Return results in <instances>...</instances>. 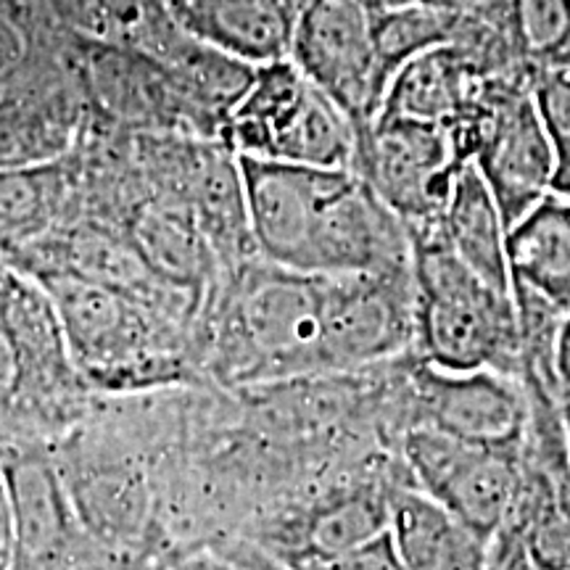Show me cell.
Returning <instances> with one entry per match:
<instances>
[{
  "mask_svg": "<svg viewBox=\"0 0 570 570\" xmlns=\"http://www.w3.org/2000/svg\"><path fill=\"white\" fill-rule=\"evenodd\" d=\"M410 259L417 360L446 373L494 370L518 377L520 327L512 294L475 275L433 227L410 230Z\"/></svg>",
  "mask_w": 570,
  "mask_h": 570,
  "instance_id": "4",
  "label": "cell"
},
{
  "mask_svg": "<svg viewBox=\"0 0 570 570\" xmlns=\"http://www.w3.org/2000/svg\"><path fill=\"white\" fill-rule=\"evenodd\" d=\"M568 468H570V425H568Z\"/></svg>",
  "mask_w": 570,
  "mask_h": 570,
  "instance_id": "32",
  "label": "cell"
},
{
  "mask_svg": "<svg viewBox=\"0 0 570 570\" xmlns=\"http://www.w3.org/2000/svg\"><path fill=\"white\" fill-rule=\"evenodd\" d=\"M428 227L475 275L510 294L508 225L473 164L462 169L439 219Z\"/></svg>",
  "mask_w": 570,
  "mask_h": 570,
  "instance_id": "19",
  "label": "cell"
},
{
  "mask_svg": "<svg viewBox=\"0 0 570 570\" xmlns=\"http://www.w3.org/2000/svg\"><path fill=\"white\" fill-rule=\"evenodd\" d=\"M504 35L533 82L570 75V0H512Z\"/></svg>",
  "mask_w": 570,
  "mask_h": 570,
  "instance_id": "22",
  "label": "cell"
},
{
  "mask_svg": "<svg viewBox=\"0 0 570 570\" xmlns=\"http://www.w3.org/2000/svg\"><path fill=\"white\" fill-rule=\"evenodd\" d=\"M558 389H560V407L566 417V428L570 425V354L558 352Z\"/></svg>",
  "mask_w": 570,
  "mask_h": 570,
  "instance_id": "30",
  "label": "cell"
},
{
  "mask_svg": "<svg viewBox=\"0 0 570 570\" xmlns=\"http://www.w3.org/2000/svg\"><path fill=\"white\" fill-rule=\"evenodd\" d=\"M219 140L240 159L354 169L360 130L285 56L254 67Z\"/></svg>",
  "mask_w": 570,
  "mask_h": 570,
  "instance_id": "5",
  "label": "cell"
},
{
  "mask_svg": "<svg viewBox=\"0 0 570 570\" xmlns=\"http://www.w3.org/2000/svg\"><path fill=\"white\" fill-rule=\"evenodd\" d=\"M169 570H248V568L235 566L233 560L219 558V554L214 552H196V554H188V558H183Z\"/></svg>",
  "mask_w": 570,
  "mask_h": 570,
  "instance_id": "29",
  "label": "cell"
},
{
  "mask_svg": "<svg viewBox=\"0 0 570 570\" xmlns=\"http://www.w3.org/2000/svg\"><path fill=\"white\" fill-rule=\"evenodd\" d=\"M468 164L446 127L377 117L360 138L354 173L407 230H417L436 223Z\"/></svg>",
  "mask_w": 570,
  "mask_h": 570,
  "instance_id": "7",
  "label": "cell"
},
{
  "mask_svg": "<svg viewBox=\"0 0 570 570\" xmlns=\"http://www.w3.org/2000/svg\"><path fill=\"white\" fill-rule=\"evenodd\" d=\"M13 510V570H75L90 537L71 508L59 468L38 446L0 458Z\"/></svg>",
  "mask_w": 570,
  "mask_h": 570,
  "instance_id": "12",
  "label": "cell"
},
{
  "mask_svg": "<svg viewBox=\"0 0 570 570\" xmlns=\"http://www.w3.org/2000/svg\"><path fill=\"white\" fill-rule=\"evenodd\" d=\"M404 460L417 489L483 539L502 529L523 489V454L465 444L428 425L407 431Z\"/></svg>",
  "mask_w": 570,
  "mask_h": 570,
  "instance_id": "9",
  "label": "cell"
},
{
  "mask_svg": "<svg viewBox=\"0 0 570 570\" xmlns=\"http://www.w3.org/2000/svg\"><path fill=\"white\" fill-rule=\"evenodd\" d=\"M0 570H13V510L3 470H0Z\"/></svg>",
  "mask_w": 570,
  "mask_h": 570,
  "instance_id": "28",
  "label": "cell"
},
{
  "mask_svg": "<svg viewBox=\"0 0 570 570\" xmlns=\"http://www.w3.org/2000/svg\"><path fill=\"white\" fill-rule=\"evenodd\" d=\"M558 352L560 354H570V315L562 320L560 327V341H558Z\"/></svg>",
  "mask_w": 570,
  "mask_h": 570,
  "instance_id": "31",
  "label": "cell"
},
{
  "mask_svg": "<svg viewBox=\"0 0 570 570\" xmlns=\"http://www.w3.org/2000/svg\"><path fill=\"white\" fill-rule=\"evenodd\" d=\"M59 473L77 520L90 539L122 554L142 539L148 491L138 468L127 462L77 460L71 470L59 468Z\"/></svg>",
  "mask_w": 570,
  "mask_h": 570,
  "instance_id": "16",
  "label": "cell"
},
{
  "mask_svg": "<svg viewBox=\"0 0 570 570\" xmlns=\"http://www.w3.org/2000/svg\"><path fill=\"white\" fill-rule=\"evenodd\" d=\"M504 75H525V71L512 59L468 46L433 48L396 71L375 119L402 117L454 130L473 117L489 85Z\"/></svg>",
  "mask_w": 570,
  "mask_h": 570,
  "instance_id": "13",
  "label": "cell"
},
{
  "mask_svg": "<svg viewBox=\"0 0 570 570\" xmlns=\"http://www.w3.org/2000/svg\"><path fill=\"white\" fill-rule=\"evenodd\" d=\"M214 327V365L233 381L327 373L323 275H302L252 256L227 269Z\"/></svg>",
  "mask_w": 570,
  "mask_h": 570,
  "instance_id": "2",
  "label": "cell"
},
{
  "mask_svg": "<svg viewBox=\"0 0 570 570\" xmlns=\"http://www.w3.org/2000/svg\"><path fill=\"white\" fill-rule=\"evenodd\" d=\"M38 281L59 306L71 356L90 391L122 394L190 375L185 325L156 306L80 275L53 273Z\"/></svg>",
  "mask_w": 570,
  "mask_h": 570,
  "instance_id": "3",
  "label": "cell"
},
{
  "mask_svg": "<svg viewBox=\"0 0 570 570\" xmlns=\"http://www.w3.org/2000/svg\"><path fill=\"white\" fill-rule=\"evenodd\" d=\"M288 59L352 119L362 138L383 101L373 11L365 0H304Z\"/></svg>",
  "mask_w": 570,
  "mask_h": 570,
  "instance_id": "8",
  "label": "cell"
},
{
  "mask_svg": "<svg viewBox=\"0 0 570 570\" xmlns=\"http://www.w3.org/2000/svg\"><path fill=\"white\" fill-rule=\"evenodd\" d=\"M21 389H24V377H21L19 354L3 327H0V428L9 425L17 415Z\"/></svg>",
  "mask_w": 570,
  "mask_h": 570,
  "instance_id": "26",
  "label": "cell"
},
{
  "mask_svg": "<svg viewBox=\"0 0 570 570\" xmlns=\"http://www.w3.org/2000/svg\"><path fill=\"white\" fill-rule=\"evenodd\" d=\"M77 135V104L59 82H19L0 90V169L61 161Z\"/></svg>",
  "mask_w": 570,
  "mask_h": 570,
  "instance_id": "17",
  "label": "cell"
},
{
  "mask_svg": "<svg viewBox=\"0 0 570 570\" xmlns=\"http://www.w3.org/2000/svg\"><path fill=\"white\" fill-rule=\"evenodd\" d=\"M389 537L407 570H487L489 539L420 489L389 494Z\"/></svg>",
  "mask_w": 570,
  "mask_h": 570,
  "instance_id": "15",
  "label": "cell"
},
{
  "mask_svg": "<svg viewBox=\"0 0 570 570\" xmlns=\"http://www.w3.org/2000/svg\"><path fill=\"white\" fill-rule=\"evenodd\" d=\"M238 161L259 259L323 277L410 265V230L354 169Z\"/></svg>",
  "mask_w": 570,
  "mask_h": 570,
  "instance_id": "1",
  "label": "cell"
},
{
  "mask_svg": "<svg viewBox=\"0 0 570 570\" xmlns=\"http://www.w3.org/2000/svg\"><path fill=\"white\" fill-rule=\"evenodd\" d=\"M449 132L489 185L508 230L552 194V142L525 75L497 77L473 117Z\"/></svg>",
  "mask_w": 570,
  "mask_h": 570,
  "instance_id": "6",
  "label": "cell"
},
{
  "mask_svg": "<svg viewBox=\"0 0 570 570\" xmlns=\"http://www.w3.org/2000/svg\"><path fill=\"white\" fill-rule=\"evenodd\" d=\"M383 531H389V497L367 494V491L341 497L331 508L315 512L306 525L304 550L288 562L331 558L365 544Z\"/></svg>",
  "mask_w": 570,
  "mask_h": 570,
  "instance_id": "23",
  "label": "cell"
},
{
  "mask_svg": "<svg viewBox=\"0 0 570 570\" xmlns=\"http://www.w3.org/2000/svg\"><path fill=\"white\" fill-rule=\"evenodd\" d=\"M417 3L433 6V9H441L449 13H458V17L487 21V24L499 27V30L504 32L512 0H417Z\"/></svg>",
  "mask_w": 570,
  "mask_h": 570,
  "instance_id": "27",
  "label": "cell"
},
{
  "mask_svg": "<svg viewBox=\"0 0 570 570\" xmlns=\"http://www.w3.org/2000/svg\"><path fill=\"white\" fill-rule=\"evenodd\" d=\"M69 190L61 161L0 169V265H17L61 225Z\"/></svg>",
  "mask_w": 570,
  "mask_h": 570,
  "instance_id": "20",
  "label": "cell"
},
{
  "mask_svg": "<svg viewBox=\"0 0 570 570\" xmlns=\"http://www.w3.org/2000/svg\"><path fill=\"white\" fill-rule=\"evenodd\" d=\"M177 30L252 63L288 56L298 9L291 0H164Z\"/></svg>",
  "mask_w": 570,
  "mask_h": 570,
  "instance_id": "14",
  "label": "cell"
},
{
  "mask_svg": "<svg viewBox=\"0 0 570 570\" xmlns=\"http://www.w3.org/2000/svg\"><path fill=\"white\" fill-rule=\"evenodd\" d=\"M412 383L423 410L420 425L465 444L523 454L529 439V402L518 377L494 370L446 373L420 362Z\"/></svg>",
  "mask_w": 570,
  "mask_h": 570,
  "instance_id": "11",
  "label": "cell"
},
{
  "mask_svg": "<svg viewBox=\"0 0 570 570\" xmlns=\"http://www.w3.org/2000/svg\"><path fill=\"white\" fill-rule=\"evenodd\" d=\"M415 346V285L410 265L381 273L325 277V370L396 360Z\"/></svg>",
  "mask_w": 570,
  "mask_h": 570,
  "instance_id": "10",
  "label": "cell"
},
{
  "mask_svg": "<svg viewBox=\"0 0 570 570\" xmlns=\"http://www.w3.org/2000/svg\"><path fill=\"white\" fill-rule=\"evenodd\" d=\"M265 570H291L288 566H283V568H273V566H269V568H265Z\"/></svg>",
  "mask_w": 570,
  "mask_h": 570,
  "instance_id": "33",
  "label": "cell"
},
{
  "mask_svg": "<svg viewBox=\"0 0 570 570\" xmlns=\"http://www.w3.org/2000/svg\"><path fill=\"white\" fill-rule=\"evenodd\" d=\"M291 570H407L399 560L389 531L377 533L365 544L352 547V550L331 554V558H306L288 562Z\"/></svg>",
  "mask_w": 570,
  "mask_h": 570,
  "instance_id": "25",
  "label": "cell"
},
{
  "mask_svg": "<svg viewBox=\"0 0 570 570\" xmlns=\"http://www.w3.org/2000/svg\"><path fill=\"white\" fill-rule=\"evenodd\" d=\"M533 96L554 154L552 194L570 202V75L539 77Z\"/></svg>",
  "mask_w": 570,
  "mask_h": 570,
  "instance_id": "24",
  "label": "cell"
},
{
  "mask_svg": "<svg viewBox=\"0 0 570 570\" xmlns=\"http://www.w3.org/2000/svg\"><path fill=\"white\" fill-rule=\"evenodd\" d=\"M487 21L458 17L425 3H407L399 9L373 13L377 71H381L383 96L389 82L404 63L417 59L420 53L441 46L468 42Z\"/></svg>",
  "mask_w": 570,
  "mask_h": 570,
  "instance_id": "21",
  "label": "cell"
},
{
  "mask_svg": "<svg viewBox=\"0 0 570 570\" xmlns=\"http://www.w3.org/2000/svg\"><path fill=\"white\" fill-rule=\"evenodd\" d=\"M510 288L570 315V202L550 194L508 230Z\"/></svg>",
  "mask_w": 570,
  "mask_h": 570,
  "instance_id": "18",
  "label": "cell"
}]
</instances>
